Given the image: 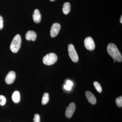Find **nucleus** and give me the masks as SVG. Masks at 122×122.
I'll use <instances>...</instances> for the list:
<instances>
[{
    "instance_id": "9d476101",
    "label": "nucleus",
    "mask_w": 122,
    "mask_h": 122,
    "mask_svg": "<svg viewBox=\"0 0 122 122\" xmlns=\"http://www.w3.org/2000/svg\"><path fill=\"white\" fill-rule=\"evenodd\" d=\"M86 96L89 102L92 105H95L96 102V99L95 96L91 92L87 91L86 92Z\"/></svg>"
},
{
    "instance_id": "1a4fd4ad",
    "label": "nucleus",
    "mask_w": 122,
    "mask_h": 122,
    "mask_svg": "<svg viewBox=\"0 0 122 122\" xmlns=\"http://www.w3.org/2000/svg\"><path fill=\"white\" fill-rule=\"evenodd\" d=\"M37 34L33 30H29L25 35V39L28 41H35L36 39Z\"/></svg>"
},
{
    "instance_id": "9b49d317",
    "label": "nucleus",
    "mask_w": 122,
    "mask_h": 122,
    "mask_svg": "<svg viewBox=\"0 0 122 122\" xmlns=\"http://www.w3.org/2000/svg\"><path fill=\"white\" fill-rule=\"evenodd\" d=\"M33 17V20L35 23L38 24L41 22V16L39 10L36 9L34 10Z\"/></svg>"
},
{
    "instance_id": "f8f14e48",
    "label": "nucleus",
    "mask_w": 122,
    "mask_h": 122,
    "mask_svg": "<svg viewBox=\"0 0 122 122\" xmlns=\"http://www.w3.org/2000/svg\"><path fill=\"white\" fill-rule=\"evenodd\" d=\"M71 10V5L69 2H66L63 5L62 11L64 14L66 15L70 12Z\"/></svg>"
},
{
    "instance_id": "f03ea898",
    "label": "nucleus",
    "mask_w": 122,
    "mask_h": 122,
    "mask_svg": "<svg viewBox=\"0 0 122 122\" xmlns=\"http://www.w3.org/2000/svg\"><path fill=\"white\" fill-rule=\"evenodd\" d=\"M21 43V38L19 34H17L14 37L11 45L10 49L12 52L16 53L18 52L20 48Z\"/></svg>"
},
{
    "instance_id": "5701e85b",
    "label": "nucleus",
    "mask_w": 122,
    "mask_h": 122,
    "mask_svg": "<svg viewBox=\"0 0 122 122\" xmlns=\"http://www.w3.org/2000/svg\"><path fill=\"white\" fill-rule=\"evenodd\" d=\"M51 1H54L55 0H50Z\"/></svg>"
},
{
    "instance_id": "7ed1b4c3",
    "label": "nucleus",
    "mask_w": 122,
    "mask_h": 122,
    "mask_svg": "<svg viewBox=\"0 0 122 122\" xmlns=\"http://www.w3.org/2000/svg\"><path fill=\"white\" fill-rule=\"evenodd\" d=\"M57 56L54 53L46 54L43 57L42 61L46 65L49 66L54 64L57 60Z\"/></svg>"
},
{
    "instance_id": "0eeeda50",
    "label": "nucleus",
    "mask_w": 122,
    "mask_h": 122,
    "mask_svg": "<svg viewBox=\"0 0 122 122\" xmlns=\"http://www.w3.org/2000/svg\"><path fill=\"white\" fill-rule=\"evenodd\" d=\"M76 109V105L74 102H72L67 107L66 110L65 115L66 117L68 118H70L72 117Z\"/></svg>"
},
{
    "instance_id": "4468645a",
    "label": "nucleus",
    "mask_w": 122,
    "mask_h": 122,
    "mask_svg": "<svg viewBox=\"0 0 122 122\" xmlns=\"http://www.w3.org/2000/svg\"><path fill=\"white\" fill-rule=\"evenodd\" d=\"M49 100V96L48 93H45L44 94L42 99V104L43 105H45L47 104Z\"/></svg>"
},
{
    "instance_id": "423d86ee",
    "label": "nucleus",
    "mask_w": 122,
    "mask_h": 122,
    "mask_svg": "<svg viewBox=\"0 0 122 122\" xmlns=\"http://www.w3.org/2000/svg\"><path fill=\"white\" fill-rule=\"evenodd\" d=\"M61 28V25L58 23L53 24L50 30V35L51 37H55L58 34Z\"/></svg>"
},
{
    "instance_id": "4be33fe9",
    "label": "nucleus",
    "mask_w": 122,
    "mask_h": 122,
    "mask_svg": "<svg viewBox=\"0 0 122 122\" xmlns=\"http://www.w3.org/2000/svg\"><path fill=\"white\" fill-rule=\"evenodd\" d=\"M120 22L121 23H122V15L121 16V18L120 19Z\"/></svg>"
},
{
    "instance_id": "f3484780",
    "label": "nucleus",
    "mask_w": 122,
    "mask_h": 122,
    "mask_svg": "<svg viewBox=\"0 0 122 122\" xmlns=\"http://www.w3.org/2000/svg\"><path fill=\"white\" fill-rule=\"evenodd\" d=\"M6 99L5 97L3 95H0V105L4 106L6 103Z\"/></svg>"
},
{
    "instance_id": "6ab92c4d",
    "label": "nucleus",
    "mask_w": 122,
    "mask_h": 122,
    "mask_svg": "<svg viewBox=\"0 0 122 122\" xmlns=\"http://www.w3.org/2000/svg\"><path fill=\"white\" fill-rule=\"evenodd\" d=\"M3 23H4V21H3V18L2 16L0 15V30L2 29L3 28Z\"/></svg>"
},
{
    "instance_id": "412c9836",
    "label": "nucleus",
    "mask_w": 122,
    "mask_h": 122,
    "mask_svg": "<svg viewBox=\"0 0 122 122\" xmlns=\"http://www.w3.org/2000/svg\"><path fill=\"white\" fill-rule=\"evenodd\" d=\"M66 84L71 86H72L73 85V83L71 81H69V80L66 81Z\"/></svg>"
},
{
    "instance_id": "dca6fc26",
    "label": "nucleus",
    "mask_w": 122,
    "mask_h": 122,
    "mask_svg": "<svg viewBox=\"0 0 122 122\" xmlns=\"http://www.w3.org/2000/svg\"><path fill=\"white\" fill-rule=\"evenodd\" d=\"M115 103L116 105L119 107H122V97L120 96L117 98L115 100Z\"/></svg>"
},
{
    "instance_id": "f257e3e1",
    "label": "nucleus",
    "mask_w": 122,
    "mask_h": 122,
    "mask_svg": "<svg viewBox=\"0 0 122 122\" xmlns=\"http://www.w3.org/2000/svg\"><path fill=\"white\" fill-rule=\"evenodd\" d=\"M107 50L109 55L113 59L118 61H122V54L118 50L116 46L114 44L112 43L109 44L107 46Z\"/></svg>"
},
{
    "instance_id": "a211bd4d",
    "label": "nucleus",
    "mask_w": 122,
    "mask_h": 122,
    "mask_svg": "<svg viewBox=\"0 0 122 122\" xmlns=\"http://www.w3.org/2000/svg\"><path fill=\"white\" fill-rule=\"evenodd\" d=\"M34 118L33 119L34 122H40V117L38 114H35L34 116Z\"/></svg>"
},
{
    "instance_id": "20e7f679",
    "label": "nucleus",
    "mask_w": 122,
    "mask_h": 122,
    "mask_svg": "<svg viewBox=\"0 0 122 122\" xmlns=\"http://www.w3.org/2000/svg\"><path fill=\"white\" fill-rule=\"evenodd\" d=\"M68 50L69 56L72 61L75 62H78L79 60L78 55L73 44H70L69 45Z\"/></svg>"
},
{
    "instance_id": "6e6552de",
    "label": "nucleus",
    "mask_w": 122,
    "mask_h": 122,
    "mask_svg": "<svg viewBox=\"0 0 122 122\" xmlns=\"http://www.w3.org/2000/svg\"><path fill=\"white\" fill-rule=\"evenodd\" d=\"M16 77V74L15 72L13 71H10L9 72L5 77V82L9 85L12 84L14 82Z\"/></svg>"
},
{
    "instance_id": "b1692460",
    "label": "nucleus",
    "mask_w": 122,
    "mask_h": 122,
    "mask_svg": "<svg viewBox=\"0 0 122 122\" xmlns=\"http://www.w3.org/2000/svg\"><path fill=\"white\" fill-rule=\"evenodd\" d=\"M115 61H116L115 60H114V62H115Z\"/></svg>"
},
{
    "instance_id": "2eb2a0df",
    "label": "nucleus",
    "mask_w": 122,
    "mask_h": 122,
    "mask_svg": "<svg viewBox=\"0 0 122 122\" xmlns=\"http://www.w3.org/2000/svg\"><path fill=\"white\" fill-rule=\"evenodd\" d=\"M94 85L95 89L99 93H101L102 91V88L100 83L97 81H95L94 82Z\"/></svg>"
},
{
    "instance_id": "aec40b11",
    "label": "nucleus",
    "mask_w": 122,
    "mask_h": 122,
    "mask_svg": "<svg viewBox=\"0 0 122 122\" xmlns=\"http://www.w3.org/2000/svg\"><path fill=\"white\" fill-rule=\"evenodd\" d=\"M64 87L65 89L68 91L72 89V86H70L66 85V84L64 86Z\"/></svg>"
},
{
    "instance_id": "ddd939ff",
    "label": "nucleus",
    "mask_w": 122,
    "mask_h": 122,
    "mask_svg": "<svg viewBox=\"0 0 122 122\" xmlns=\"http://www.w3.org/2000/svg\"><path fill=\"white\" fill-rule=\"evenodd\" d=\"M12 99L15 103H18L20 102V95L19 92L16 91L14 92L12 96Z\"/></svg>"
},
{
    "instance_id": "39448f33",
    "label": "nucleus",
    "mask_w": 122,
    "mask_h": 122,
    "mask_svg": "<svg viewBox=\"0 0 122 122\" xmlns=\"http://www.w3.org/2000/svg\"><path fill=\"white\" fill-rule=\"evenodd\" d=\"M85 47L89 50H94L95 48V45L93 39L91 37H86L84 41Z\"/></svg>"
}]
</instances>
